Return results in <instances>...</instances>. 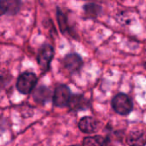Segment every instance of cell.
I'll list each match as a JSON object with an SVG mask.
<instances>
[{
    "label": "cell",
    "instance_id": "1",
    "mask_svg": "<svg viewBox=\"0 0 146 146\" xmlns=\"http://www.w3.org/2000/svg\"><path fill=\"white\" fill-rule=\"evenodd\" d=\"M111 105L117 114L123 116L129 115L133 109V104L132 99L125 93L116 94L112 99Z\"/></svg>",
    "mask_w": 146,
    "mask_h": 146
},
{
    "label": "cell",
    "instance_id": "2",
    "mask_svg": "<svg viewBox=\"0 0 146 146\" xmlns=\"http://www.w3.org/2000/svg\"><path fill=\"white\" fill-rule=\"evenodd\" d=\"M38 82V77L31 72H24L21 74L16 81V88L19 92L24 95L29 94Z\"/></svg>",
    "mask_w": 146,
    "mask_h": 146
},
{
    "label": "cell",
    "instance_id": "3",
    "mask_svg": "<svg viewBox=\"0 0 146 146\" xmlns=\"http://www.w3.org/2000/svg\"><path fill=\"white\" fill-rule=\"evenodd\" d=\"M72 93L68 86L66 85H59L53 92V104L55 106L62 108L68 106L72 98Z\"/></svg>",
    "mask_w": 146,
    "mask_h": 146
},
{
    "label": "cell",
    "instance_id": "4",
    "mask_svg": "<svg viewBox=\"0 0 146 146\" xmlns=\"http://www.w3.org/2000/svg\"><path fill=\"white\" fill-rule=\"evenodd\" d=\"M54 56V49L49 44H45L41 46L38 53V63L41 69L48 70L51 62V60Z\"/></svg>",
    "mask_w": 146,
    "mask_h": 146
},
{
    "label": "cell",
    "instance_id": "5",
    "mask_svg": "<svg viewBox=\"0 0 146 146\" xmlns=\"http://www.w3.org/2000/svg\"><path fill=\"white\" fill-rule=\"evenodd\" d=\"M62 63L68 72L74 74L78 72L81 68L83 65V61L80 55L76 53H71L65 56Z\"/></svg>",
    "mask_w": 146,
    "mask_h": 146
},
{
    "label": "cell",
    "instance_id": "6",
    "mask_svg": "<svg viewBox=\"0 0 146 146\" xmlns=\"http://www.w3.org/2000/svg\"><path fill=\"white\" fill-rule=\"evenodd\" d=\"M33 98L38 104H45L53 98V94L49 87L45 86H39L34 89Z\"/></svg>",
    "mask_w": 146,
    "mask_h": 146
},
{
    "label": "cell",
    "instance_id": "7",
    "mask_svg": "<svg viewBox=\"0 0 146 146\" xmlns=\"http://www.w3.org/2000/svg\"><path fill=\"white\" fill-rule=\"evenodd\" d=\"M21 9V2L16 0H1L0 13L1 15H13Z\"/></svg>",
    "mask_w": 146,
    "mask_h": 146
},
{
    "label": "cell",
    "instance_id": "8",
    "mask_svg": "<svg viewBox=\"0 0 146 146\" xmlns=\"http://www.w3.org/2000/svg\"><path fill=\"white\" fill-rule=\"evenodd\" d=\"M89 106V101L82 95H73L68 104V108L71 111L86 110Z\"/></svg>",
    "mask_w": 146,
    "mask_h": 146
},
{
    "label": "cell",
    "instance_id": "9",
    "mask_svg": "<svg viewBox=\"0 0 146 146\" xmlns=\"http://www.w3.org/2000/svg\"><path fill=\"white\" fill-rule=\"evenodd\" d=\"M79 128L84 133H93L98 129V121L92 116H85L80 120Z\"/></svg>",
    "mask_w": 146,
    "mask_h": 146
},
{
    "label": "cell",
    "instance_id": "10",
    "mask_svg": "<svg viewBox=\"0 0 146 146\" xmlns=\"http://www.w3.org/2000/svg\"><path fill=\"white\" fill-rule=\"evenodd\" d=\"M127 142L129 146H145L146 145L145 133L141 130H133L128 134Z\"/></svg>",
    "mask_w": 146,
    "mask_h": 146
},
{
    "label": "cell",
    "instance_id": "11",
    "mask_svg": "<svg viewBox=\"0 0 146 146\" xmlns=\"http://www.w3.org/2000/svg\"><path fill=\"white\" fill-rule=\"evenodd\" d=\"M109 140L100 135L89 136L83 139L82 146H108Z\"/></svg>",
    "mask_w": 146,
    "mask_h": 146
},
{
    "label": "cell",
    "instance_id": "12",
    "mask_svg": "<svg viewBox=\"0 0 146 146\" xmlns=\"http://www.w3.org/2000/svg\"><path fill=\"white\" fill-rule=\"evenodd\" d=\"M83 10L87 17L95 19L101 14L102 7L95 3H88L83 6Z\"/></svg>",
    "mask_w": 146,
    "mask_h": 146
},
{
    "label": "cell",
    "instance_id": "13",
    "mask_svg": "<svg viewBox=\"0 0 146 146\" xmlns=\"http://www.w3.org/2000/svg\"><path fill=\"white\" fill-rule=\"evenodd\" d=\"M56 18H57V22H58L61 32L63 33H70L71 31H70V27L68 25V17L59 7L56 8Z\"/></svg>",
    "mask_w": 146,
    "mask_h": 146
},
{
    "label": "cell",
    "instance_id": "14",
    "mask_svg": "<svg viewBox=\"0 0 146 146\" xmlns=\"http://www.w3.org/2000/svg\"><path fill=\"white\" fill-rule=\"evenodd\" d=\"M71 146H81V145H71Z\"/></svg>",
    "mask_w": 146,
    "mask_h": 146
},
{
    "label": "cell",
    "instance_id": "15",
    "mask_svg": "<svg viewBox=\"0 0 146 146\" xmlns=\"http://www.w3.org/2000/svg\"><path fill=\"white\" fill-rule=\"evenodd\" d=\"M145 68H146V64H145Z\"/></svg>",
    "mask_w": 146,
    "mask_h": 146
}]
</instances>
